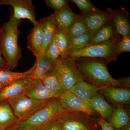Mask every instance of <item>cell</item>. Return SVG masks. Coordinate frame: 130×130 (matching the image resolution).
Here are the masks:
<instances>
[{
	"label": "cell",
	"mask_w": 130,
	"mask_h": 130,
	"mask_svg": "<svg viewBox=\"0 0 130 130\" xmlns=\"http://www.w3.org/2000/svg\"><path fill=\"white\" fill-rule=\"evenodd\" d=\"M77 67L83 77L90 83L100 87L114 86L119 88L130 86V78L114 79L104 61L99 58H74Z\"/></svg>",
	"instance_id": "1"
},
{
	"label": "cell",
	"mask_w": 130,
	"mask_h": 130,
	"mask_svg": "<svg viewBox=\"0 0 130 130\" xmlns=\"http://www.w3.org/2000/svg\"><path fill=\"white\" fill-rule=\"evenodd\" d=\"M9 21L6 22L0 29V46L2 55L10 70L18 66L22 57L21 50L19 47L18 40L20 32L18 27L21 20L14 19L12 10Z\"/></svg>",
	"instance_id": "2"
},
{
	"label": "cell",
	"mask_w": 130,
	"mask_h": 130,
	"mask_svg": "<svg viewBox=\"0 0 130 130\" xmlns=\"http://www.w3.org/2000/svg\"><path fill=\"white\" fill-rule=\"evenodd\" d=\"M68 112L63 108L59 98L46 100L44 106L29 118L19 121L16 130H40L43 125L51 120Z\"/></svg>",
	"instance_id": "3"
},
{
	"label": "cell",
	"mask_w": 130,
	"mask_h": 130,
	"mask_svg": "<svg viewBox=\"0 0 130 130\" xmlns=\"http://www.w3.org/2000/svg\"><path fill=\"white\" fill-rule=\"evenodd\" d=\"M119 36L113 40L98 45H90L80 51L70 54L73 58H89L105 59L107 63L117 59L119 54L118 45L121 40Z\"/></svg>",
	"instance_id": "4"
},
{
	"label": "cell",
	"mask_w": 130,
	"mask_h": 130,
	"mask_svg": "<svg viewBox=\"0 0 130 130\" xmlns=\"http://www.w3.org/2000/svg\"><path fill=\"white\" fill-rule=\"evenodd\" d=\"M56 68L66 91H71L79 82L84 80L74 58L70 56L63 58L60 56L56 61Z\"/></svg>",
	"instance_id": "5"
},
{
	"label": "cell",
	"mask_w": 130,
	"mask_h": 130,
	"mask_svg": "<svg viewBox=\"0 0 130 130\" xmlns=\"http://www.w3.org/2000/svg\"><path fill=\"white\" fill-rule=\"evenodd\" d=\"M46 101L36 100L24 94L18 96L8 101L16 118L19 121H23L29 118L42 108Z\"/></svg>",
	"instance_id": "6"
},
{
	"label": "cell",
	"mask_w": 130,
	"mask_h": 130,
	"mask_svg": "<svg viewBox=\"0 0 130 130\" xmlns=\"http://www.w3.org/2000/svg\"><path fill=\"white\" fill-rule=\"evenodd\" d=\"M117 11L108 8L105 12L99 10L79 15L87 26L89 32L94 35L107 23L112 20Z\"/></svg>",
	"instance_id": "7"
},
{
	"label": "cell",
	"mask_w": 130,
	"mask_h": 130,
	"mask_svg": "<svg viewBox=\"0 0 130 130\" xmlns=\"http://www.w3.org/2000/svg\"><path fill=\"white\" fill-rule=\"evenodd\" d=\"M3 5H9L13 8V14L16 19H27L34 26L37 24L35 7L31 0H0V6Z\"/></svg>",
	"instance_id": "8"
},
{
	"label": "cell",
	"mask_w": 130,
	"mask_h": 130,
	"mask_svg": "<svg viewBox=\"0 0 130 130\" xmlns=\"http://www.w3.org/2000/svg\"><path fill=\"white\" fill-rule=\"evenodd\" d=\"M89 115L79 112H68L59 116L62 130H91Z\"/></svg>",
	"instance_id": "9"
},
{
	"label": "cell",
	"mask_w": 130,
	"mask_h": 130,
	"mask_svg": "<svg viewBox=\"0 0 130 130\" xmlns=\"http://www.w3.org/2000/svg\"><path fill=\"white\" fill-rule=\"evenodd\" d=\"M35 79L31 77L18 79L0 90V102L25 94Z\"/></svg>",
	"instance_id": "10"
},
{
	"label": "cell",
	"mask_w": 130,
	"mask_h": 130,
	"mask_svg": "<svg viewBox=\"0 0 130 130\" xmlns=\"http://www.w3.org/2000/svg\"><path fill=\"white\" fill-rule=\"evenodd\" d=\"M63 108L68 112H79L91 115L94 111L88 104L71 91H65L59 98Z\"/></svg>",
	"instance_id": "11"
},
{
	"label": "cell",
	"mask_w": 130,
	"mask_h": 130,
	"mask_svg": "<svg viewBox=\"0 0 130 130\" xmlns=\"http://www.w3.org/2000/svg\"><path fill=\"white\" fill-rule=\"evenodd\" d=\"M44 38V27L41 19L31 30L27 39V48L30 50L36 59L40 56Z\"/></svg>",
	"instance_id": "12"
},
{
	"label": "cell",
	"mask_w": 130,
	"mask_h": 130,
	"mask_svg": "<svg viewBox=\"0 0 130 130\" xmlns=\"http://www.w3.org/2000/svg\"><path fill=\"white\" fill-rule=\"evenodd\" d=\"M40 80L54 98H59L66 91L63 88L56 66Z\"/></svg>",
	"instance_id": "13"
},
{
	"label": "cell",
	"mask_w": 130,
	"mask_h": 130,
	"mask_svg": "<svg viewBox=\"0 0 130 130\" xmlns=\"http://www.w3.org/2000/svg\"><path fill=\"white\" fill-rule=\"evenodd\" d=\"M103 94L112 102L119 105H125L129 102L130 91L128 89L114 86L103 87Z\"/></svg>",
	"instance_id": "14"
},
{
	"label": "cell",
	"mask_w": 130,
	"mask_h": 130,
	"mask_svg": "<svg viewBox=\"0 0 130 130\" xmlns=\"http://www.w3.org/2000/svg\"><path fill=\"white\" fill-rule=\"evenodd\" d=\"M36 64V61L30 69L22 72H13L8 68L0 67V90L18 79L31 77Z\"/></svg>",
	"instance_id": "15"
},
{
	"label": "cell",
	"mask_w": 130,
	"mask_h": 130,
	"mask_svg": "<svg viewBox=\"0 0 130 130\" xmlns=\"http://www.w3.org/2000/svg\"><path fill=\"white\" fill-rule=\"evenodd\" d=\"M103 88L83 80L77 84L71 91L88 105L90 101L98 94V91Z\"/></svg>",
	"instance_id": "16"
},
{
	"label": "cell",
	"mask_w": 130,
	"mask_h": 130,
	"mask_svg": "<svg viewBox=\"0 0 130 130\" xmlns=\"http://www.w3.org/2000/svg\"><path fill=\"white\" fill-rule=\"evenodd\" d=\"M118 36L113 22L111 20L94 34L89 46L103 44L113 40Z\"/></svg>",
	"instance_id": "17"
},
{
	"label": "cell",
	"mask_w": 130,
	"mask_h": 130,
	"mask_svg": "<svg viewBox=\"0 0 130 130\" xmlns=\"http://www.w3.org/2000/svg\"><path fill=\"white\" fill-rule=\"evenodd\" d=\"M19 121L8 101L0 102V128L3 130L16 128Z\"/></svg>",
	"instance_id": "18"
},
{
	"label": "cell",
	"mask_w": 130,
	"mask_h": 130,
	"mask_svg": "<svg viewBox=\"0 0 130 130\" xmlns=\"http://www.w3.org/2000/svg\"><path fill=\"white\" fill-rule=\"evenodd\" d=\"M55 24L57 28L67 30L73 25L77 17L67 6L63 9L54 12L53 14Z\"/></svg>",
	"instance_id": "19"
},
{
	"label": "cell",
	"mask_w": 130,
	"mask_h": 130,
	"mask_svg": "<svg viewBox=\"0 0 130 130\" xmlns=\"http://www.w3.org/2000/svg\"><path fill=\"white\" fill-rule=\"evenodd\" d=\"M41 20L44 27V38L40 56L45 53L56 34L57 29L53 14L46 18H43L41 19Z\"/></svg>",
	"instance_id": "20"
},
{
	"label": "cell",
	"mask_w": 130,
	"mask_h": 130,
	"mask_svg": "<svg viewBox=\"0 0 130 130\" xmlns=\"http://www.w3.org/2000/svg\"><path fill=\"white\" fill-rule=\"evenodd\" d=\"M36 66L31 77L35 80L41 79L56 66V60H53L45 54L36 59Z\"/></svg>",
	"instance_id": "21"
},
{
	"label": "cell",
	"mask_w": 130,
	"mask_h": 130,
	"mask_svg": "<svg viewBox=\"0 0 130 130\" xmlns=\"http://www.w3.org/2000/svg\"><path fill=\"white\" fill-rule=\"evenodd\" d=\"M88 105L93 111L97 112L101 115L104 119L110 118L114 110L113 107L105 101L102 95L99 94L90 101Z\"/></svg>",
	"instance_id": "22"
},
{
	"label": "cell",
	"mask_w": 130,
	"mask_h": 130,
	"mask_svg": "<svg viewBox=\"0 0 130 130\" xmlns=\"http://www.w3.org/2000/svg\"><path fill=\"white\" fill-rule=\"evenodd\" d=\"M24 95L33 99L41 101H46L54 98L40 79H35Z\"/></svg>",
	"instance_id": "23"
},
{
	"label": "cell",
	"mask_w": 130,
	"mask_h": 130,
	"mask_svg": "<svg viewBox=\"0 0 130 130\" xmlns=\"http://www.w3.org/2000/svg\"><path fill=\"white\" fill-rule=\"evenodd\" d=\"M130 120L128 112L123 107H118L110 117L109 124L115 130H120L127 125Z\"/></svg>",
	"instance_id": "24"
},
{
	"label": "cell",
	"mask_w": 130,
	"mask_h": 130,
	"mask_svg": "<svg viewBox=\"0 0 130 130\" xmlns=\"http://www.w3.org/2000/svg\"><path fill=\"white\" fill-rule=\"evenodd\" d=\"M112 21L117 34L121 35L123 37L129 36L130 24L125 15L118 10L112 19Z\"/></svg>",
	"instance_id": "25"
},
{
	"label": "cell",
	"mask_w": 130,
	"mask_h": 130,
	"mask_svg": "<svg viewBox=\"0 0 130 130\" xmlns=\"http://www.w3.org/2000/svg\"><path fill=\"white\" fill-rule=\"evenodd\" d=\"M55 39L60 57L63 58H67L69 55L70 41L67 34L66 30L57 28Z\"/></svg>",
	"instance_id": "26"
},
{
	"label": "cell",
	"mask_w": 130,
	"mask_h": 130,
	"mask_svg": "<svg viewBox=\"0 0 130 130\" xmlns=\"http://www.w3.org/2000/svg\"><path fill=\"white\" fill-rule=\"evenodd\" d=\"M93 36L91 32H89L74 38L70 41L69 56L70 54L80 51L89 46Z\"/></svg>",
	"instance_id": "27"
},
{
	"label": "cell",
	"mask_w": 130,
	"mask_h": 130,
	"mask_svg": "<svg viewBox=\"0 0 130 130\" xmlns=\"http://www.w3.org/2000/svg\"><path fill=\"white\" fill-rule=\"evenodd\" d=\"M66 32L70 42L74 38L89 31L85 24L81 20L79 15H77L76 21L71 27L66 30Z\"/></svg>",
	"instance_id": "28"
},
{
	"label": "cell",
	"mask_w": 130,
	"mask_h": 130,
	"mask_svg": "<svg viewBox=\"0 0 130 130\" xmlns=\"http://www.w3.org/2000/svg\"><path fill=\"white\" fill-rule=\"evenodd\" d=\"M74 3L81 10V13H85L93 11L100 10L95 6L89 0H72L71 1Z\"/></svg>",
	"instance_id": "29"
},
{
	"label": "cell",
	"mask_w": 130,
	"mask_h": 130,
	"mask_svg": "<svg viewBox=\"0 0 130 130\" xmlns=\"http://www.w3.org/2000/svg\"><path fill=\"white\" fill-rule=\"evenodd\" d=\"M55 36L56 34L44 53L49 58L54 61L57 60V59L60 56L59 49L56 44Z\"/></svg>",
	"instance_id": "30"
},
{
	"label": "cell",
	"mask_w": 130,
	"mask_h": 130,
	"mask_svg": "<svg viewBox=\"0 0 130 130\" xmlns=\"http://www.w3.org/2000/svg\"><path fill=\"white\" fill-rule=\"evenodd\" d=\"M68 1L66 0H46L47 5L53 9L54 12L59 11L68 6Z\"/></svg>",
	"instance_id": "31"
},
{
	"label": "cell",
	"mask_w": 130,
	"mask_h": 130,
	"mask_svg": "<svg viewBox=\"0 0 130 130\" xmlns=\"http://www.w3.org/2000/svg\"><path fill=\"white\" fill-rule=\"evenodd\" d=\"M59 117L47 122L41 127L40 130H62Z\"/></svg>",
	"instance_id": "32"
},
{
	"label": "cell",
	"mask_w": 130,
	"mask_h": 130,
	"mask_svg": "<svg viewBox=\"0 0 130 130\" xmlns=\"http://www.w3.org/2000/svg\"><path fill=\"white\" fill-rule=\"evenodd\" d=\"M118 51L119 54L123 52L130 51V36L123 37L118 45Z\"/></svg>",
	"instance_id": "33"
},
{
	"label": "cell",
	"mask_w": 130,
	"mask_h": 130,
	"mask_svg": "<svg viewBox=\"0 0 130 130\" xmlns=\"http://www.w3.org/2000/svg\"><path fill=\"white\" fill-rule=\"evenodd\" d=\"M98 124L101 127L102 130H115L109 124V123L105 121L103 118H101L98 122Z\"/></svg>",
	"instance_id": "34"
},
{
	"label": "cell",
	"mask_w": 130,
	"mask_h": 130,
	"mask_svg": "<svg viewBox=\"0 0 130 130\" xmlns=\"http://www.w3.org/2000/svg\"><path fill=\"white\" fill-rule=\"evenodd\" d=\"M0 67L4 68H7L9 69L7 63L5 60L4 59L2 56V55L1 46H0Z\"/></svg>",
	"instance_id": "35"
},
{
	"label": "cell",
	"mask_w": 130,
	"mask_h": 130,
	"mask_svg": "<svg viewBox=\"0 0 130 130\" xmlns=\"http://www.w3.org/2000/svg\"><path fill=\"white\" fill-rule=\"evenodd\" d=\"M120 130H130V126L129 123H128L127 125L123 127V128Z\"/></svg>",
	"instance_id": "36"
},
{
	"label": "cell",
	"mask_w": 130,
	"mask_h": 130,
	"mask_svg": "<svg viewBox=\"0 0 130 130\" xmlns=\"http://www.w3.org/2000/svg\"><path fill=\"white\" fill-rule=\"evenodd\" d=\"M6 130H16V128H10V129H8Z\"/></svg>",
	"instance_id": "37"
},
{
	"label": "cell",
	"mask_w": 130,
	"mask_h": 130,
	"mask_svg": "<svg viewBox=\"0 0 130 130\" xmlns=\"http://www.w3.org/2000/svg\"><path fill=\"white\" fill-rule=\"evenodd\" d=\"M0 130H3L1 128H0Z\"/></svg>",
	"instance_id": "38"
}]
</instances>
